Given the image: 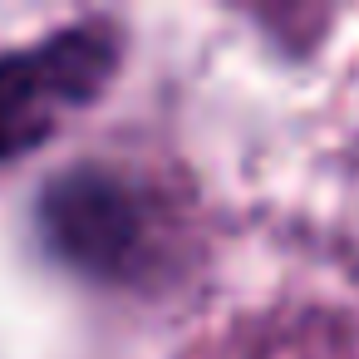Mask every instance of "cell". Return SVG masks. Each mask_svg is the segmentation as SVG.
<instances>
[{
  "label": "cell",
  "mask_w": 359,
  "mask_h": 359,
  "mask_svg": "<svg viewBox=\"0 0 359 359\" xmlns=\"http://www.w3.org/2000/svg\"><path fill=\"white\" fill-rule=\"evenodd\" d=\"M45 246L94 280H143L163 266L168 217L153 192L114 168H69L40 192Z\"/></svg>",
  "instance_id": "obj_1"
},
{
  "label": "cell",
  "mask_w": 359,
  "mask_h": 359,
  "mask_svg": "<svg viewBox=\"0 0 359 359\" xmlns=\"http://www.w3.org/2000/svg\"><path fill=\"white\" fill-rule=\"evenodd\" d=\"M118 55L123 40L109 20H79L0 55V163L35 153L69 114L89 109L109 89Z\"/></svg>",
  "instance_id": "obj_2"
}]
</instances>
